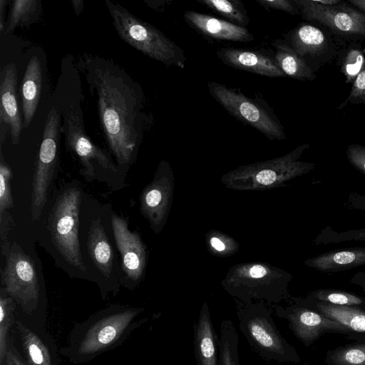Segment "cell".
Here are the masks:
<instances>
[{"instance_id": "obj_27", "label": "cell", "mask_w": 365, "mask_h": 365, "mask_svg": "<svg viewBox=\"0 0 365 365\" xmlns=\"http://www.w3.org/2000/svg\"><path fill=\"white\" fill-rule=\"evenodd\" d=\"M197 1L236 25L245 27L250 24L247 11L240 0Z\"/></svg>"}, {"instance_id": "obj_32", "label": "cell", "mask_w": 365, "mask_h": 365, "mask_svg": "<svg viewBox=\"0 0 365 365\" xmlns=\"http://www.w3.org/2000/svg\"><path fill=\"white\" fill-rule=\"evenodd\" d=\"M12 171L4 160L2 150L0 153V214L14 207L10 181Z\"/></svg>"}, {"instance_id": "obj_23", "label": "cell", "mask_w": 365, "mask_h": 365, "mask_svg": "<svg viewBox=\"0 0 365 365\" xmlns=\"http://www.w3.org/2000/svg\"><path fill=\"white\" fill-rule=\"evenodd\" d=\"M344 205L349 209L365 211V195L351 192L349 194ZM349 241L365 242V228L337 232L334 230L330 226H327L317 235L314 240V245H320Z\"/></svg>"}, {"instance_id": "obj_1", "label": "cell", "mask_w": 365, "mask_h": 365, "mask_svg": "<svg viewBox=\"0 0 365 365\" xmlns=\"http://www.w3.org/2000/svg\"><path fill=\"white\" fill-rule=\"evenodd\" d=\"M91 75L103 131L118 164L125 166L140 138V99L132 81L108 63L95 66Z\"/></svg>"}, {"instance_id": "obj_20", "label": "cell", "mask_w": 365, "mask_h": 365, "mask_svg": "<svg viewBox=\"0 0 365 365\" xmlns=\"http://www.w3.org/2000/svg\"><path fill=\"white\" fill-rule=\"evenodd\" d=\"M42 83L41 63L37 56H34L27 63L21 85L24 128L29 126L36 113L41 98Z\"/></svg>"}, {"instance_id": "obj_38", "label": "cell", "mask_w": 365, "mask_h": 365, "mask_svg": "<svg viewBox=\"0 0 365 365\" xmlns=\"http://www.w3.org/2000/svg\"><path fill=\"white\" fill-rule=\"evenodd\" d=\"M249 273L252 278L259 279L267 274V270L262 265L256 264L250 268Z\"/></svg>"}, {"instance_id": "obj_40", "label": "cell", "mask_w": 365, "mask_h": 365, "mask_svg": "<svg viewBox=\"0 0 365 365\" xmlns=\"http://www.w3.org/2000/svg\"><path fill=\"white\" fill-rule=\"evenodd\" d=\"M210 243L211 245L217 251H222L225 248L224 243L217 237H212Z\"/></svg>"}, {"instance_id": "obj_13", "label": "cell", "mask_w": 365, "mask_h": 365, "mask_svg": "<svg viewBox=\"0 0 365 365\" xmlns=\"http://www.w3.org/2000/svg\"><path fill=\"white\" fill-rule=\"evenodd\" d=\"M110 222L122 269L128 279L137 282L142 276L145 265L143 244L138 233L128 229L126 219L113 213Z\"/></svg>"}, {"instance_id": "obj_4", "label": "cell", "mask_w": 365, "mask_h": 365, "mask_svg": "<svg viewBox=\"0 0 365 365\" xmlns=\"http://www.w3.org/2000/svg\"><path fill=\"white\" fill-rule=\"evenodd\" d=\"M239 328L251 347L264 360L299 363L300 357L280 334L271 311L262 304L238 305Z\"/></svg>"}, {"instance_id": "obj_24", "label": "cell", "mask_w": 365, "mask_h": 365, "mask_svg": "<svg viewBox=\"0 0 365 365\" xmlns=\"http://www.w3.org/2000/svg\"><path fill=\"white\" fill-rule=\"evenodd\" d=\"M29 365H53L48 348L39 336L19 321H15Z\"/></svg>"}, {"instance_id": "obj_29", "label": "cell", "mask_w": 365, "mask_h": 365, "mask_svg": "<svg viewBox=\"0 0 365 365\" xmlns=\"http://www.w3.org/2000/svg\"><path fill=\"white\" fill-rule=\"evenodd\" d=\"M16 302L5 289H1L0 297V364L5 359L8 349L9 331L14 322Z\"/></svg>"}, {"instance_id": "obj_17", "label": "cell", "mask_w": 365, "mask_h": 365, "mask_svg": "<svg viewBox=\"0 0 365 365\" xmlns=\"http://www.w3.org/2000/svg\"><path fill=\"white\" fill-rule=\"evenodd\" d=\"M86 245L92 262L102 275L108 279L115 277V252L100 218L91 221Z\"/></svg>"}, {"instance_id": "obj_16", "label": "cell", "mask_w": 365, "mask_h": 365, "mask_svg": "<svg viewBox=\"0 0 365 365\" xmlns=\"http://www.w3.org/2000/svg\"><path fill=\"white\" fill-rule=\"evenodd\" d=\"M187 24L204 36L220 41L250 42L255 39L245 28L195 11L184 14Z\"/></svg>"}, {"instance_id": "obj_3", "label": "cell", "mask_w": 365, "mask_h": 365, "mask_svg": "<svg viewBox=\"0 0 365 365\" xmlns=\"http://www.w3.org/2000/svg\"><path fill=\"white\" fill-rule=\"evenodd\" d=\"M106 5L115 29L125 42L167 66L185 68L184 51L160 30L138 19L118 4L106 0Z\"/></svg>"}, {"instance_id": "obj_31", "label": "cell", "mask_w": 365, "mask_h": 365, "mask_svg": "<svg viewBox=\"0 0 365 365\" xmlns=\"http://www.w3.org/2000/svg\"><path fill=\"white\" fill-rule=\"evenodd\" d=\"M39 2L36 0H16L12 2L8 21L7 32H12L17 26L28 24L38 11Z\"/></svg>"}, {"instance_id": "obj_37", "label": "cell", "mask_w": 365, "mask_h": 365, "mask_svg": "<svg viewBox=\"0 0 365 365\" xmlns=\"http://www.w3.org/2000/svg\"><path fill=\"white\" fill-rule=\"evenodd\" d=\"M349 282L359 287L365 294V272H357L350 278Z\"/></svg>"}, {"instance_id": "obj_12", "label": "cell", "mask_w": 365, "mask_h": 365, "mask_svg": "<svg viewBox=\"0 0 365 365\" xmlns=\"http://www.w3.org/2000/svg\"><path fill=\"white\" fill-rule=\"evenodd\" d=\"M276 314L287 321L289 327L304 346H309L325 333L348 334L350 331L342 324L331 319L295 299L286 307H276Z\"/></svg>"}, {"instance_id": "obj_41", "label": "cell", "mask_w": 365, "mask_h": 365, "mask_svg": "<svg viewBox=\"0 0 365 365\" xmlns=\"http://www.w3.org/2000/svg\"><path fill=\"white\" fill-rule=\"evenodd\" d=\"M71 4L76 15H79L83 8V1L81 0H73Z\"/></svg>"}, {"instance_id": "obj_28", "label": "cell", "mask_w": 365, "mask_h": 365, "mask_svg": "<svg viewBox=\"0 0 365 365\" xmlns=\"http://www.w3.org/2000/svg\"><path fill=\"white\" fill-rule=\"evenodd\" d=\"M324 362L328 365H365V342L329 349Z\"/></svg>"}, {"instance_id": "obj_42", "label": "cell", "mask_w": 365, "mask_h": 365, "mask_svg": "<svg viewBox=\"0 0 365 365\" xmlns=\"http://www.w3.org/2000/svg\"><path fill=\"white\" fill-rule=\"evenodd\" d=\"M344 0H315L317 4L325 6H334L341 3Z\"/></svg>"}, {"instance_id": "obj_10", "label": "cell", "mask_w": 365, "mask_h": 365, "mask_svg": "<svg viewBox=\"0 0 365 365\" xmlns=\"http://www.w3.org/2000/svg\"><path fill=\"white\" fill-rule=\"evenodd\" d=\"M284 42L315 73L339 56L343 48L340 39L329 30L310 24L300 23L284 36Z\"/></svg>"}, {"instance_id": "obj_26", "label": "cell", "mask_w": 365, "mask_h": 365, "mask_svg": "<svg viewBox=\"0 0 365 365\" xmlns=\"http://www.w3.org/2000/svg\"><path fill=\"white\" fill-rule=\"evenodd\" d=\"M305 299L312 302L334 305L365 308V297L334 289H318L309 292Z\"/></svg>"}, {"instance_id": "obj_19", "label": "cell", "mask_w": 365, "mask_h": 365, "mask_svg": "<svg viewBox=\"0 0 365 365\" xmlns=\"http://www.w3.org/2000/svg\"><path fill=\"white\" fill-rule=\"evenodd\" d=\"M305 264L324 273L338 272L365 265V247L335 250L308 259Z\"/></svg>"}, {"instance_id": "obj_30", "label": "cell", "mask_w": 365, "mask_h": 365, "mask_svg": "<svg viewBox=\"0 0 365 365\" xmlns=\"http://www.w3.org/2000/svg\"><path fill=\"white\" fill-rule=\"evenodd\" d=\"M359 46L357 42H351L348 48L342 49L339 55L341 72L346 76L348 83L354 81L365 61L364 51Z\"/></svg>"}, {"instance_id": "obj_39", "label": "cell", "mask_w": 365, "mask_h": 365, "mask_svg": "<svg viewBox=\"0 0 365 365\" xmlns=\"http://www.w3.org/2000/svg\"><path fill=\"white\" fill-rule=\"evenodd\" d=\"M346 2L365 14V0H347Z\"/></svg>"}, {"instance_id": "obj_35", "label": "cell", "mask_w": 365, "mask_h": 365, "mask_svg": "<svg viewBox=\"0 0 365 365\" xmlns=\"http://www.w3.org/2000/svg\"><path fill=\"white\" fill-rule=\"evenodd\" d=\"M267 9H276L285 11L292 15L300 14V11L292 0H256Z\"/></svg>"}, {"instance_id": "obj_22", "label": "cell", "mask_w": 365, "mask_h": 365, "mask_svg": "<svg viewBox=\"0 0 365 365\" xmlns=\"http://www.w3.org/2000/svg\"><path fill=\"white\" fill-rule=\"evenodd\" d=\"M272 46L275 48L274 59L287 76L299 81H313L316 78L315 73L306 62L284 40L276 39Z\"/></svg>"}, {"instance_id": "obj_18", "label": "cell", "mask_w": 365, "mask_h": 365, "mask_svg": "<svg viewBox=\"0 0 365 365\" xmlns=\"http://www.w3.org/2000/svg\"><path fill=\"white\" fill-rule=\"evenodd\" d=\"M219 341L207 304H204L194 324V351L197 365H219Z\"/></svg>"}, {"instance_id": "obj_34", "label": "cell", "mask_w": 365, "mask_h": 365, "mask_svg": "<svg viewBox=\"0 0 365 365\" xmlns=\"http://www.w3.org/2000/svg\"><path fill=\"white\" fill-rule=\"evenodd\" d=\"M346 153L349 163L365 175V145L350 144L346 148Z\"/></svg>"}, {"instance_id": "obj_9", "label": "cell", "mask_w": 365, "mask_h": 365, "mask_svg": "<svg viewBox=\"0 0 365 365\" xmlns=\"http://www.w3.org/2000/svg\"><path fill=\"white\" fill-rule=\"evenodd\" d=\"M60 115L56 107L48 113L34 174L31 211L33 220L41 217L47 202L48 190L58 160Z\"/></svg>"}, {"instance_id": "obj_14", "label": "cell", "mask_w": 365, "mask_h": 365, "mask_svg": "<svg viewBox=\"0 0 365 365\" xmlns=\"http://www.w3.org/2000/svg\"><path fill=\"white\" fill-rule=\"evenodd\" d=\"M0 81V123L9 125L11 142L17 145L24 125L16 99L17 71L14 63H8L1 69Z\"/></svg>"}, {"instance_id": "obj_8", "label": "cell", "mask_w": 365, "mask_h": 365, "mask_svg": "<svg viewBox=\"0 0 365 365\" xmlns=\"http://www.w3.org/2000/svg\"><path fill=\"white\" fill-rule=\"evenodd\" d=\"M2 283L7 294L27 313L37 307L40 284L34 260L19 245L14 243L1 271Z\"/></svg>"}, {"instance_id": "obj_21", "label": "cell", "mask_w": 365, "mask_h": 365, "mask_svg": "<svg viewBox=\"0 0 365 365\" xmlns=\"http://www.w3.org/2000/svg\"><path fill=\"white\" fill-rule=\"evenodd\" d=\"M300 299L326 317L346 327L350 332L365 333V308L317 302L305 298Z\"/></svg>"}, {"instance_id": "obj_5", "label": "cell", "mask_w": 365, "mask_h": 365, "mask_svg": "<svg viewBox=\"0 0 365 365\" xmlns=\"http://www.w3.org/2000/svg\"><path fill=\"white\" fill-rule=\"evenodd\" d=\"M81 190L71 185L58 195L48 217L51 241L63 259L78 271H87L79 240Z\"/></svg>"}, {"instance_id": "obj_2", "label": "cell", "mask_w": 365, "mask_h": 365, "mask_svg": "<svg viewBox=\"0 0 365 365\" xmlns=\"http://www.w3.org/2000/svg\"><path fill=\"white\" fill-rule=\"evenodd\" d=\"M142 308L111 305L101 309L71 329L67 345L60 352L70 362H88L116 347L147 319L138 320Z\"/></svg>"}, {"instance_id": "obj_15", "label": "cell", "mask_w": 365, "mask_h": 365, "mask_svg": "<svg viewBox=\"0 0 365 365\" xmlns=\"http://www.w3.org/2000/svg\"><path fill=\"white\" fill-rule=\"evenodd\" d=\"M216 54L223 63L236 69L272 78L287 76L277 66L274 57L257 51L222 48Z\"/></svg>"}, {"instance_id": "obj_25", "label": "cell", "mask_w": 365, "mask_h": 365, "mask_svg": "<svg viewBox=\"0 0 365 365\" xmlns=\"http://www.w3.org/2000/svg\"><path fill=\"white\" fill-rule=\"evenodd\" d=\"M238 333L232 321L223 319L220 324L219 365H240Z\"/></svg>"}, {"instance_id": "obj_33", "label": "cell", "mask_w": 365, "mask_h": 365, "mask_svg": "<svg viewBox=\"0 0 365 365\" xmlns=\"http://www.w3.org/2000/svg\"><path fill=\"white\" fill-rule=\"evenodd\" d=\"M363 51L365 56V48ZM347 103L365 105V61L360 73L353 82L348 97L337 108L341 109Z\"/></svg>"}, {"instance_id": "obj_6", "label": "cell", "mask_w": 365, "mask_h": 365, "mask_svg": "<svg viewBox=\"0 0 365 365\" xmlns=\"http://www.w3.org/2000/svg\"><path fill=\"white\" fill-rule=\"evenodd\" d=\"M207 88L212 98L231 115L255 128L270 140L285 138L284 130L273 112L226 86L209 81Z\"/></svg>"}, {"instance_id": "obj_43", "label": "cell", "mask_w": 365, "mask_h": 365, "mask_svg": "<svg viewBox=\"0 0 365 365\" xmlns=\"http://www.w3.org/2000/svg\"><path fill=\"white\" fill-rule=\"evenodd\" d=\"M7 1H4V0H1L0 1V31L1 32L3 31V29H4V23H3V14H4V4H6Z\"/></svg>"}, {"instance_id": "obj_36", "label": "cell", "mask_w": 365, "mask_h": 365, "mask_svg": "<svg viewBox=\"0 0 365 365\" xmlns=\"http://www.w3.org/2000/svg\"><path fill=\"white\" fill-rule=\"evenodd\" d=\"M6 365H25L18 351L11 342L8 344V349L5 357Z\"/></svg>"}, {"instance_id": "obj_7", "label": "cell", "mask_w": 365, "mask_h": 365, "mask_svg": "<svg viewBox=\"0 0 365 365\" xmlns=\"http://www.w3.org/2000/svg\"><path fill=\"white\" fill-rule=\"evenodd\" d=\"M302 18L315 21L342 41L365 40V14L345 1L334 6L317 4L315 0H292Z\"/></svg>"}, {"instance_id": "obj_11", "label": "cell", "mask_w": 365, "mask_h": 365, "mask_svg": "<svg viewBox=\"0 0 365 365\" xmlns=\"http://www.w3.org/2000/svg\"><path fill=\"white\" fill-rule=\"evenodd\" d=\"M63 130L66 144L78 158L83 175L91 180L98 178L97 174H116L118 167L109 154L96 145L86 135L81 115L73 108L64 115Z\"/></svg>"}]
</instances>
